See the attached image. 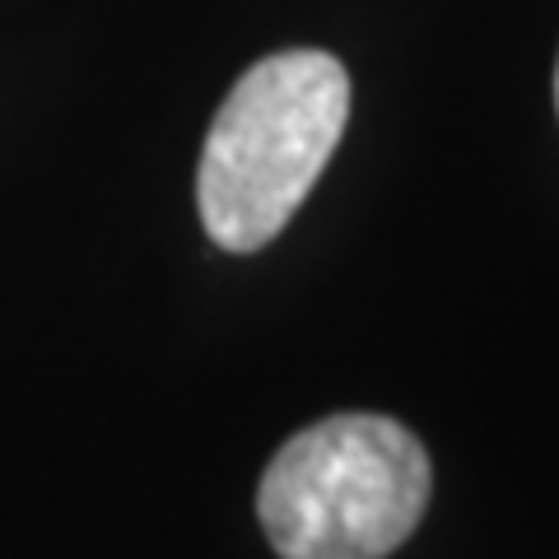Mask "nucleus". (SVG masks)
Returning <instances> with one entry per match:
<instances>
[{
  "label": "nucleus",
  "instance_id": "f257e3e1",
  "mask_svg": "<svg viewBox=\"0 0 559 559\" xmlns=\"http://www.w3.org/2000/svg\"><path fill=\"white\" fill-rule=\"evenodd\" d=\"M349 117L345 66L318 47L257 61L210 121L197 205L224 252H257L294 219Z\"/></svg>",
  "mask_w": 559,
  "mask_h": 559
},
{
  "label": "nucleus",
  "instance_id": "f03ea898",
  "mask_svg": "<svg viewBox=\"0 0 559 559\" xmlns=\"http://www.w3.org/2000/svg\"><path fill=\"white\" fill-rule=\"evenodd\" d=\"M429 452L392 415H326L271 457L257 518L280 559H388L425 518Z\"/></svg>",
  "mask_w": 559,
  "mask_h": 559
},
{
  "label": "nucleus",
  "instance_id": "7ed1b4c3",
  "mask_svg": "<svg viewBox=\"0 0 559 559\" xmlns=\"http://www.w3.org/2000/svg\"><path fill=\"white\" fill-rule=\"evenodd\" d=\"M555 108H559V61H555Z\"/></svg>",
  "mask_w": 559,
  "mask_h": 559
}]
</instances>
